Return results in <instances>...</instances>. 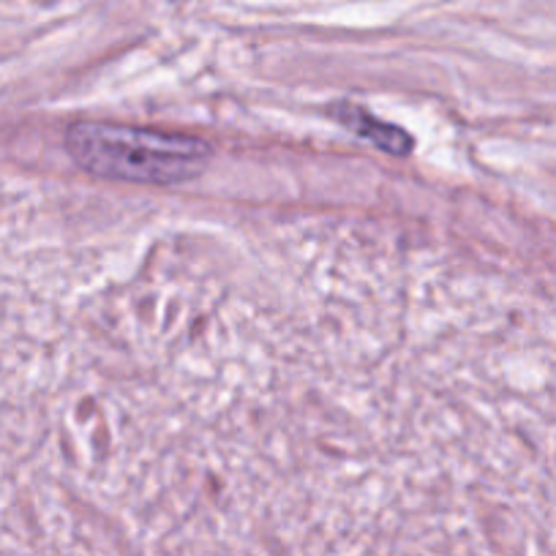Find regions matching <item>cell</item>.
I'll return each mask as SVG.
<instances>
[{
    "instance_id": "6da1fadb",
    "label": "cell",
    "mask_w": 556,
    "mask_h": 556,
    "mask_svg": "<svg viewBox=\"0 0 556 556\" xmlns=\"http://www.w3.org/2000/svg\"><path fill=\"white\" fill-rule=\"evenodd\" d=\"M66 146L85 173L137 186L186 184L207 167L213 153L205 139L99 121L74 123Z\"/></svg>"
}]
</instances>
